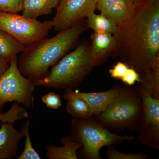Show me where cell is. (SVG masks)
<instances>
[{
    "label": "cell",
    "mask_w": 159,
    "mask_h": 159,
    "mask_svg": "<svg viewBox=\"0 0 159 159\" xmlns=\"http://www.w3.org/2000/svg\"><path fill=\"white\" fill-rule=\"evenodd\" d=\"M111 56L119 57L140 75L139 84L159 97V0H144L131 17L118 25Z\"/></svg>",
    "instance_id": "obj_1"
},
{
    "label": "cell",
    "mask_w": 159,
    "mask_h": 159,
    "mask_svg": "<svg viewBox=\"0 0 159 159\" xmlns=\"http://www.w3.org/2000/svg\"><path fill=\"white\" fill-rule=\"evenodd\" d=\"M87 28L86 20H83L51 38H44L26 47L17 59L21 74L33 81L44 78L49 68L77 46Z\"/></svg>",
    "instance_id": "obj_2"
},
{
    "label": "cell",
    "mask_w": 159,
    "mask_h": 159,
    "mask_svg": "<svg viewBox=\"0 0 159 159\" xmlns=\"http://www.w3.org/2000/svg\"><path fill=\"white\" fill-rule=\"evenodd\" d=\"M96 66L90 45L82 40L74 51L52 66L46 77L33 81V84L35 87L73 89L80 85Z\"/></svg>",
    "instance_id": "obj_3"
},
{
    "label": "cell",
    "mask_w": 159,
    "mask_h": 159,
    "mask_svg": "<svg viewBox=\"0 0 159 159\" xmlns=\"http://www.w3.org/2000/svg\"><path fill=\"white\" fill-rule=\"evenodd\" d=\"M143 113L142 99L132 86L119 87V90L102 112L93 117L109 129L123 131L135 129Z\"/></svg>",
    "instance_id": "obj_4"
},
{
    "label": "cell",
    "mask_w": 159,
    "mask_h": 159,
    "mask_svg": "<svg viewBox=\"0 0 159 159\" xmlns=\"http://www.w3.org/2000/svg\"><path fill=\"white\" fill-rule=\"evenodd\" d=\"M70 129V136L82 145V157L85 159H102L99 152L102 147L114 148L125 141L131 142L135 139L133 135L120 136L111 132L93 117L85 119L73 118Z\"/></svg>",
    "instance_id": "obj_5"
},
{
    "label": "cell",
    "mask_w": 159,
    "mask_h": 159,
    "mask_svg": "<svg viewBox=\"0 0 159 159\" xmlns=\"http://www.w3.org/2000/svg\"><path fill=\"white\" fill-rule=\"evenodd\" d=\"M53 27L52 20L41 22L17 13L0 11V29L26 47L46 37Z\"/></svg>",
    "instance_id": "obj_6"
},
{
    "label": "cell",
    "mask_w": 159,
    "mask_h": 159,
    "mask_svg": "<svg viewBox=\"0 0 159 159\" xmlns=\"http://www.w3.org/2000/svg\"><path fill=\"white\" fill-rule=\"evenodd\" d=\"M17 56L9 63V68L0 77V110L6 102L16 101L29 107L33 104L35 86L30 78L23 76L17 66Z\"/></svg>",
    "instance_id": "obj_7"
},
{
    "label": "cell",
    "mask_w": 159,
    "mask_h": 159,
    "mask_svg": "<svg viewBox=\"0 0 159 159\" xmlns=\"http://www.w3.org/2000/svg\"><path fill=\"white\" fill-rule=\"evenodd\" d=\"M136 89L142 99L143 113L135 130L137 141L155 150L159 149V99L154 98L138 83Z\"/></svg>",
    "instance_id": "obj_8"
},
{
    "label": "cell",
    "mask_w": 159,
    "mask_h": 159,
    "mask_svg": "<svg viewBox=\"0 0 159 159\" xmlns=\"http://www.w3.org/2000/svg\"><path fill=\"white\" fill-rule=\"evenodd\" d=\"M98 0H60L53 17V29L58 32L73 27L95 12Z\"/></svg>",
    "instance_id": "obj_9"
},
{
    "label": "cell",
    "mask_w": 159,
    "mask_h": 159,
    "mask_svg": "<svg viewBox=\"0 0 159 159\" xmlns=\"http://www.w3.org/2000/svg\"><path fill=\"white\" fill-rule=\"evenodd\" d=\"M119 87V86L115 85L108 90L97 93H84L78 91H74L72 89H66L63 98L65 100L67 98L72 97L81 98L90 107L93 117H95L104 110L116 94Z\"/></svg>",
    "instance_id": "obj_10"
},
{
    "label": "cell",
    "mask_w": 159,
    "mask_h": 159,
    "mask_svg": "<svg viewBox=\"0 0 159 159\" xmlns=\"http://www.w3.org/2000/svg\"><path fill=\"white\" fill-rule=\"evenodd\" d=\"M135 7L130 0H98L96 9L118 25L131 17Z\"/></svg>",
    "instance_id": "obj_11"
},
{
    "label": "cell",
    "mask_w": 159,
    "mask_h": 159,
    "mask_svg": "<svg viewBox=\"0 0 159 159\" xmlns=\"http://www.w3.org/2000/svg\"><path fill=\"white\" fill-rule=\"evenodd\" d=\"M24 137V133L16 130L13 123L2 122L0 127V159L18 157V145Z\"/></svg>",
    "instance_id": "obj_12"
},
{
    "label": "cell",
    "mask_w": 159,
    "mask_h": 159,
    "mask_svg": "<svg viewBox=\"0 0 159 159\" xmlns=\"http://www.w3.org/2000/svg\"><path fill=\"white\" fill-rule=\"evenodd\" d=\"M91 39V52L97 65H101L111 55L115 47V37L111 33L94 32Z\"/></svg>",
    "instance_id": "obj_13"
},
{
    "label": "cell",
    "mask_w": 159,
    "mask_h": 159,
    "mask_svg": "<svg viewBox=\"0 0 159 159\" xmlns=\"http://www.w3.org/2000/svg\"><path fill=\"white\" fill-rule=\"evenodd\" d=\"M61 143L62 146L48 145L46 147V156L49 159H77V151L82 145L74 141L71 136L64 137Z\"/></svg>",
    "instance_id": "obj_14"
},
{
    "label": "cell",
    "mask_w": 159,
    "mask_h": 159,
    "mask_svg": "<svg viewBox=\"0 0 159 159\" xmlns=\"http://www.w3.org/2000/svg\"><path fill=\"white\" fill-rule=\"evenodd\" d=\"M60 0H23L21 11L23 15L31 19L51 14Z\"/></svg>",
    "instance_id": "obj_15"
},
{
    "label": "cell",
    "mask_w": 159,
    "mask_h": 159,
    "mask_svg": "<svg viewBox=\"0 0 159 159\" xmlns=\"http://www.w3.org/2000/svg\"><path fill=\"white\" fill-rule=\"evenodd\" d=\"M26 47L6 31L0 29V58L9 63L12 58L22 53Z\"/></svg>",
    "instance_id": "obj_16"
},
{
    "label": "cell",
    "mask_w": 159,
    "mask_h": 159,
    "mask_svg": "<svg viewBox=\"0 0 159 159\" xmlns=\"http://www.w3.org/2000/svg\"><path fill=\"white\" fill-rule=\"evenodd\" d=\"M66 100L67 101L66 107L67 111L74 119H85L93 117L90 107L81 98L72 97Z\"/></svg>",
    "instance_id": "obj_17"
},
{
    "label": "cell",
    "mask_w": 159,
    "mask_h": 159,
    "mask_svg": "<svg viewBox=\"0 0 159 159\" xmlns=\"http://www.w3.org/2000/svg\"><path fill=\"white\" fill-rule=\"evenodd\" d=\"M87 20L88 28L93 29L95 32H106L114 34L116 31L118 25L116 23L103 13H93Z\"/></svg>",
    "instance_id": "obj_18"
},
{
    "label": "cell",
    "mask_w": 159,
    "mask_h": 159,
    "mask_svg": "<svg viewBox=\"0 0 159 159\" xmlns=\"http://www.w3.org/2000/svg\"><path fill=\"white\" fill-rule=\"evenodd\" d=\"M30 119L26 121L21 131L25 134V137L26 138L25 143L24 151L20 156L18 157V159H41L39 154L33 148L29 136V129L30 124Z\"/></svg>",
    "instance_id": "obj_19"
},
{
    "label": "cell",
    "mask_w": 159,
    "mask_h": 159,
    "mask_svg": "<svg viewBox=\"0 0 159 159\" xmlns=\"http://www.w3.org/2000/svg\"><path fill=\"white\" fill-rule=\"evenodd\" d=\"M106 155L109 159H146L148 155L145 153H125L120 152L114 147H107Z\"/></svg>",
    "instance_id": "obj_20"
},
{
    "label": "cell",
    "mask_w": 159,
    "mask_h": 159,
    "mask_svg": "<svg viewBox=\"0 0 159 159\" xmlns=\"http://www.w3.org/2000/svg\"><path fill=\"white\" fill-rule=\"evenodd\" d=\"M23 0H0V11L18 13L21 11Z\"/></svg>",
    "instance_id": "obj_21"
},
{
    "label": "cell",
    "mask_w": 159,
    "mask_h": 159,
    "mask_svg": "<svg viewBox=\"0 0 159 159\" xmlns=\"http://www.w3.org/2000/svg\"><path fill=\"white\" fill-rule=\"evenodd\" d=\"M41 99L42 102L49 108L57 109L62 105L60 96L54 92H51L44 95Z\"/></svg>",
    "instance_id": "obj_22"
},
{
    "label": "cell",
    "mask_w": 159,
    "mask_h": 159,
    "mask_svg": "<svg viewBox=\"0 0 159 159\" xmlns=\"http://www.w3.org/2000/svg\"><path fill=\"white\" fill-rule=\"evenodd\" d=\"M129 67L125 63L119 61L111 69L109 72L111 77L122 80Z\"/></svg>",
    "instance_id": "obj_23"
},
{
    "label": "cell",
    "mask_w": 159,
    "mask_h": 159,
    "mask_svg": "<svg viewBox=\"0 0 159 159\" xmlns=\"http://www.w3.org/2000/svg\"><path fill=\"white\" fill-rule=\"evenodd\" d=\"M122 81L127 85L132 86L136 82H140V74L134 69L129 67Z\"/></svg>",
    "instance_id": "obj_24"
},
{
    "label": "cell",
    "mask_w": 159,
    "mask_h": 159,
    "mask_svg": "<svg viewBox=\"0 0 159 159\" xmlns=\"http://www.w3.org/2000/svg\"><path fill=\"white\" fill-rule=\"evenodd\" d=\"M9 63L2 58H0V77L9 68Z\"/></svg>",
    "instance_id": "obj_25"
},
{
    "label": "cell",
    "mask_w": 159,
    "mask_h": 159,
    "mask_svg": "<svg viewBox=\"0 0 159 159\" xmlns=\"http://www.w3.org/2000/svg\"><path fill=\"white\" fill-rule=\"evenodd\" d=\"M135 6H136L143 2L144 0H130Z\"/></svg>",
    "instance_id": "obj_26"
},
{
    "label": "cell",
    "mask_w": 159,
    "mask_h": 159,
    "mask_svg": "<svg viewBox=\"0 0 159 159\" xmlns=\"http://www.w3.org/2000/svg\"><path fill=\"white\" fill-rule=\"evenodd\" d=\"M2 122H1V120H0V127H1V124H2Z\"/></svg>",
    "instance_id": "obj_27"
}]
</instances>
